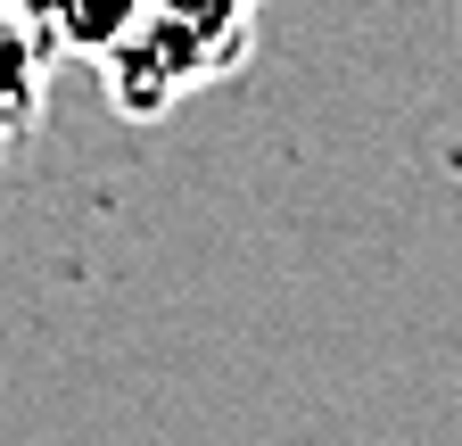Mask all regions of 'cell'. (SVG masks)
I'll use <instances>...</instances> for the list:
<instances>
[{"mask_svg": "<svg viewBox=\"0 0 462 446\" xmlns=\"http://www.w3.org/2000/svg\"><path fill=\"white\" fill-rule=\"evenodd\" d=\"M256 9L264 0H149V9L91 59L107 99H116V116L157 125L190 91L240 75L248 50H256Z\"/></svg>", "mask_w": 462, "mask_h": 446, "instance_id": "1", "label": "cell"}, {"mask_svg": "<svg viewBox=\"0 0 462 446\" xmlns=\"http://www.w3.org/2000/svg\"><path fill=\"white\" fill-rule=\"evenodd\" d=\"M141 9H149V0H25L33 33L50 42V59H99Z\"/></svg>", "mask_w": 462, "mask_h": 446, "instance_id": "2", "label": "cell"}, {"mask_svg": "<svg viewBox=\"0 0 462 446\" xmlns=\"http://www.w3.org/2000/svg\"><path fill=\"white\" fill-rule=\"evenodd\" d=\"M9 9H25V0H9Z\"/></svg>", "mask_w": 462, "mask_h": 446, "instance_id": "3", "label": "cell"}]
</instances>
